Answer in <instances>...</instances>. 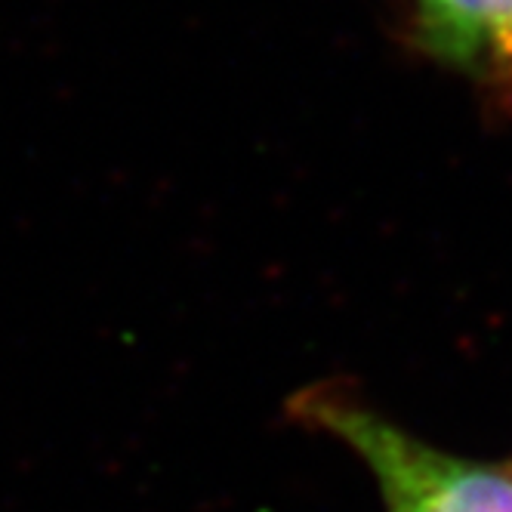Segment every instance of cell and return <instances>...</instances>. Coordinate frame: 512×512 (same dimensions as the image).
Here are the masks:
<instances>
[{
    "instance_id": "6da1fadb",
    "label": "cell",
    "mask_w": 512,
    "mask_h": 512,
    "mask_svg": "<svg viewBox=\"0 0 512 512\" xmlns=\"http://www.w3.org/2000/svg\"><path fill=\"white\" fill-rule=\"evenodd\" d=\"M300 411L371 469L386 512H512V469L432 448L340 395L315 392Z\"/></svg>"
},
{
    "instance_id": "7a4b0ae2",
    "label": "cell",
    "mask_w": 512,
    "mask_h": 512,
    "mask_svg": "<svg viewBox=\"0 0 512 512\" xmlns=\"http://www.w3.org/2000/svg\"><path fill=\"white\" fill-rule=\"evenodd\" d=\"M417 16L442 59L512 75V0H417Z\"/></svg>"
}]
</instances>
